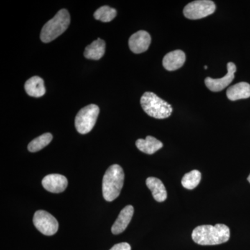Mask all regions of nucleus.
I'll use <instances>...</instances> for the list:
<instances>
[{"label":"nucleus","instance_id":"23","mask_svg":"<svg viewBox=\"0 0 250 250\" xmlns=\"http://www.w3.org/2000/svg\"><path fill=\"white\" fill-rule=\"evenodd\" d=\"M205 69H207V65H205Z\"/></svg>","mask_w":250,"mask_h":250},{"label":"nucleus","instance_id":"19","mask_svg":"<svg viewBox=\"0 0 250 250\" xmlns=\"http://www.w3.org/2000/svg\"><path fill=\"white\" fill-rule=\"evenodd\" d=\"M202 174L200 171L194 170L190 171L184 176L182 180V186L188 190L195 188L200 183Z\"/></svg>","mask_w":250,"mask_h":250},{"label":"nucleus","instance_id":"9","mask_svg":"<svg viewBox=\"0 0 250 250\" xmlns=\"http://www.w3.org/2000/svg\"><path fill=\"white\" fill-rule=\"evenodd\" d=\"M151 43V36L146 31H139L129 38V48L135 54L146 52Z\"/></svg>","mask_w":250,"mask_h":250},{"label":"nucleus","instance_id":"4","mask_svg":"<svg viewBox=\"0 0 250 250\" xmlns=\"http://www.w3.org/2000/svg\"><path fill=\"white\" fill-rule=\"evenodd\" d=\"M143 109L148 116L156 119H165L171 116L172 106L152 92H146L141 99Z\"/></svg>","mask_w":250,"mask_h":250},{"label":"nucleus","instance_id":"2","mask_svg":"<svg viewBox=\"0 0 250 250\" xmlns=\"http://www.w3.org/2000/svg\"><path fill=\"white\" fill-rule=\"evenodd\" d=\"M124 180V171L121 166L114 164L108 167L103 180V197L105 200L112 202L119 196Z\"/></svg>","mask_w":250,"mask_h":250},{"label":"nucleus","instance_id":"7","mask_svg":"<svg viewBox=\"0 0 250 250\" xmlns=\"http://www.w3.org/2000/svg\"><path fill=\"white\" fill-rule=\"evenodd\" d=\"M33 223L35 228L45 236H52L59 229L57 219L45 210H37L34 215Z\"/></svg>","mask_w":250,"mask_h":250},{"label":"nucleus","instance_id":"16","mask_svg":"<svg viewBox=\"0 0 250 250\" xmlns=\"http://www.w3.org/2000/svg\"><path fill=\"white\" fill-rule=\"evenodd\" d=\"M136 146L141 152L147 154H153L161 149L164 145L153 136H148L146 139L137 140Z\"/></svg>","mask_w":250,"mask_h":250},{"label":"nucleus","instance_id":"17","mask_svg":"<svg viewBox=\"0 0 250 250\" xmlns=\"http://www.w3.org/2000/svg\"><path fill=\"white\" fill-rule=\"evenodd\" d=\"M106 43L101 39L94 41L91 44L85 47L84 57L91 60H99L104 55Z\"/></svg>","mask_w":250,"mask_h":250},{"label":"nucleus","instance_id":"6","mask_svg":"<svg viewBox=\"0 0 250 250\" xmlns=\"http://www.w3.org/2000/svg\"><path fill=\"white\" fill-rule=\"evenodd\" d=\"M215 11V4L210 0H197L192 1L185 6L184 14L190 20H198L213 14Z\"/></svg>","mask_w":250,"mask_h":250},{"label":"nucleus","instance_id":"21","mask_svg":"<svg viewBox=\"0 0 250 250\" xmlns=\"http://www.w3.org/2000/svg\"><path fill=\"white\" fill-rule=\"evenodd\" d=\"M131 246L129 243H121L115 245L110 250H131Z\"/></svg>","mask_w":250,"mask_h":250},{"label":"nucleus","instance_id":"3","mask_svg":"<svg viewBox=\"0 0 250 250\" xmlns=\"http://www.w3.org/2000/svg\"><path fill=\"white\" fill-rule=\"evenodd\" d=\"M70 23V16L66 9H62L46 23L41 33V40L45 43L55 40L65 32Z\"/></svg>","mask_w":250,"mask_h":250},{"label":"nucleus","instance_id":"10","mask_svg":"<svg viewBox=\"0 0 250 250\" xmlns=\"http://www.w3.org/2000/svg\"><path fill=\"white\" fill-rule=\"evenodd\" d=\"M42 187L47 191L53 193L63 192L67 187V179L65 176L59 174H48L42 181Z\"/></svg>","mask_w":250,"mask_h":250},{"label":"nucleus","instance_id":"20","mask_svg":"<svg viewBox=\"0 0 250 250\" xmlns=\"http://www.w3.org/2000/svg\"><path fill=\"white\" fill-rule=\"evenodd\" d=\"M117 15L116 10L113 8L109 7L108 6H103L99 8L95 14H94V18L98 21H102L104 22H111Z\"/></svg>","mask_w":250,"mask_h":250},{"label":"nucleus","instance_id":"12","mask_svg":"<svg viewBox=\"0 0 250 250\" xmlns=\"http://www.w3.org/2000/svg\"><path fill=\"white\" fill-rule=\"evenodd\" d=\"M185 62V53L177 49L166 54L163 59V65L168 71H174L183 66Z\"/></svg>","mask_w":250,"mask_h":250},{"label":"nucleus","instance_id":"1","mask_svg":"<svg viewBox=\"0 0 250 250\" xmlns=\"http://www.w3.org/2000/svg\"><path fill=\"white\" fill-rule=\"evenodd\" d=\"M230 238V229L227 225L217 224L201 225L194 229L192 238L197 244L201 246H215L226 243Z\"/></svg>","mask_w":250,"mask_h":250},{"label":"nucleus","instance_id":"13","mask_svg":"<svg viewBox=\"0 0 250 250\" xmlns=\"http://www.w3.org/2000/svg\"><path fill=\"white\" fill-rule=\"evenodd\" d=\"M146 185L152 192V196L156 201L163 202L167 199V191L165 186L160 179L156 177H148Z\"/></svg>","mask_w":250,"mask_h":250},{"label":"nucleus","instance_id":"5","mask_svg":"<svg viewBox=\"0 0 250 250\" xmlns=\"http://www.w3.org/2000/svg\"><path fill=\"white\" fill-rule=\"evenodd\" d=\"M100 108L95 104H90L80 110L75 118V127L79 133L86 134L93 129L98 120Z\"/></svg>","mask_w":250,"mask_h":250},{"label":"nucleus","instance_id":"8","mask_svg":"<svg viewBox=\"0 0 250 250\" xmlns=\"http://www.w3.org/2000/svg\"><path fill=\"white\" fill-rule=\"evenodd\" d=\"M236 71V66L233 62L228 64V73L220 79H213L207 77L205 80V84L207 88L213 92L221 91L228 86L234 79V74Z\"/></svg>","mask_w":250,"mask_h":250},{"label":"nucleus","instance_id":"11","mask_svg":"<svg viewBox=\"0 0 250 250\" xmlns=\"http://www.w3.org/2000/svg\"><path fill=\"white\" fill-rule=\"evenodd\" d=\"M134 212V207L131 205L126 206L121 210L116 222L112 226L111 231L113 234H120L126 229L131 222Z\"/></svg>","mask_w":250,"mask_h":250},{"label":"nucleus","instance_id":"18","mask_svg":"<svg viewBox=\"0 0 250 250\" xmlns=\"http://www.w3.org/2000/svg\"><path fill=\"white\" fill-rule=\"evenodd\" d=\"M53 139V136L50 133H45L41 135L39 137L33 140L28 145V150L31 152H36L43 149L46 146H48Z\"/></svg>","mask_w":250,"mask_h":250},{"label":"nucleus","instance_id":"14","mask_svg":"<svg viewBox=\"0 0 250 250\" xmlns=\"http://www.w3.org/2000/svg\"><path fill=\"white\" fill-rule=\"evenodd\" d=\"M24 89L29 96L41 98L45 94L44 81L40 77L35 76L28 80L24 84Z\"/></svg>","mask_w":250,"mask_h":250},{"label":"nucleus","instance_id":"15","mask_svg":"<svg viewBox=\"0 0 250 250\" xmlns=\"http://www.w3.org/2000/svg\"><path fill=\"white\" fill-rule=\"evenodd\" d=\"M227 96L231 101L249 98L250 85L247 82H240L229 87L227 90Z\"/></svg>","mask_w":250,"mask_h":250},{"label":"nucleus","instance_id":"22","mask_svg":"<svg viewBox=\"0 0 250 250\" xmlns=\"http://www.w3.org/2000/svg\"><path fill=\"white\" fill-rule=\"evenodd\" d=\"M248 182H249L250 183V174L249 175V177H248Z\"/></svg>","mask_w":250,"mask_h":250}]
</instances>
